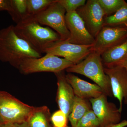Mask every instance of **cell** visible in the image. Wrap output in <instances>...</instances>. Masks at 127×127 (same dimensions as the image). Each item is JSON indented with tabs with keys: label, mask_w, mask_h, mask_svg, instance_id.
Segmentation results:
<instances>
[{
	"label": "cell",
	"mask_w": 127,
	"mask_h": 127,
	"mask_svg": "<svg viewBox=\"0 0 127 127\" xmlns=\"http://www.w3.org/2000/svg\"><path fill=\"white\" fill-rule=\"evenodd\" d=\"M41 57V53L18 36L13 25L0 30V60L1 61L9 63L18 69L25 59Z\"/></svg>",
	"instance_id": "6da1fadb"
},
{
	"label": "cell",
	"mask_w": 127,
	"mask_h": 127,
	"mask_svg": "<svg viewBox=\"0 0 127 127\" xmlns=\"http://www.w3.org/2000/svg\"><path fill=\"white\" fill-rule=\"evenodd\" d=\"M16 33L41 53L61 41L60 36L50 28L42 26L33 16H29L14 26Z\"/></svg>",
	"instance_id": "7a4b0ae2"
},
{
	"label": "cell",
	"mask_w": 127,
	"mask_h": 127,
	"mask_svg": "<svg viewBox=\"0 0 127 127\" xmlns=\"http://www.w3.org/2000/svg\"><path fill=\"white\" fill-rule=\"evenodd\" d=\"M66 71L68 73H78L88 77L98 85L107 96H113L110 79L104 72L101 55L96 52H92L83 61Z\"/></svg>",
	"instance_id": "3957f363"
},
{
	"label": "cell",
	"mask_w": 127,
	"mask_h": 127,
	"mask_svg": "<svg viewBox=\"0 0 127 127\" xmlns=\"http://www.w3.org/2000/svg\"><path fill=\"white\" fill-rule=\"evenodd\" d=\"M75 65L64 58H61L50 54L38 58L25 59L18 67L21 73L27 75L35 73L60 72Z\"/></svg>",
	"instance_id": "277c9868"
},
{
	"label": "cell",
	"mask_w": 127,
	"mask_h": 127,
	"mask_svg": "<svg viewBox=\"0 0 127 127\" xmlns=\"http://www.w3.org/2000/svg\"><path fill=\"white\" fill-rule=\"evenodd\" d=\"M34 107L0 91V118L4 124L27 122Z\"/></svg>",
	"instance_id": "5b68a950"
},
{
	"label": "cell",
	"mask_w": 127,
	"mask_h": 127,
	"mask_svg": "<svg viewBox=\"0 0 127 127\" xmlns=\"http://www.w3.org/2000/svg\"><path fill=\"white\" fill-rule=\"evenodd\" d=\"M66 14L64 8L55 0L45 10L33 17L40 25H46L55 30L60 36L61 41H64L70 36L66 25Z\"/></svg>",
	"instance_id": "8992f818"
},
{
	"label": "cell",
	"mask_w": 127,
	"mask_h": 127,
	"mask_svg": "<svg viewBox=\"0 0 127 127\" xmlns=\"http://www.w3.org/2000/svg\"><path fill=\"white\" fill-rule=\"evenodd\" d=\"M127 39V27L104 26L95 38L92 51L101 55Z\"/></svg>",
	"instance_id": "52a82bcc"
},
{
	"label": "cell",
	"mask_w": 127,
	"mask_h": 127,
	"mask_svg": "<svg viewBox=\"0 0 127 127\" xmlns=\"http://www.w3.org/2000/svg\"><path fill=\"white\" fill-rule=\"evenodd\" d=\"M89 33L95 38L103 27L105 17L98 0H88L76 11Z\"/></svg>",
	"instance_id": "ba28073f"
},
{
	"label": "cell",
	"mask_w": 127,
	"mask_h": 127,
	"mask_svg": "<svg viewBox=\"0 0 127 127\" xmlns=\"http://www.w3.org/2000/svg\"><path fill=\"white\" fill-rule=\"evenodd\" d=\"M92 45H81L60 41L46 49L44 53L62 57L76 64L83 61L92 52Z\"/></svg>",
	"instance_id": "9c48e42d"
},
{
	"label": "cell",
	"mask_w": 127,
	"mask_h": 127,
	"mask_svg": "<svg viewBox=\"0 0 127 127\" xmlns=\"http://www.w3.org/2000/svg\"><path fill=\"white\" fill-rule=\"evenodd\" d=\"M65 20L70 36L63 41L81 45H93L95 38L87 31L84 22L76 11L66 13Z\"/></svg>",
	"instance_id": "30bf717a"
},
{
	"label": "cell",
	"mask_w": 127,
	"mask_h": 127,
	"mask_svg": "<svg viewBox=\"0 0 127 127\" xmlns=\"http://www.w3.org/2000/svg\"><path fill=\"white\" fill-rule=\"evenodd\" d=\"M106 94L89 99L92 109L100 121L101 127L120 122L121 113L116 104L109 102Z\"/></svg>",
	"instance_id": "8fae6325"
},
{
	"label": "cell",
	"mask_w": 127,
	"mask_h": 127,
	"mask_svg": "<svg viewBox=\"0 0 127 127\" xmlns=\"http://www.w3.org/2000/svg\"><path fill=\"white\" fill-rule=\"evenodd\" d=\"M104 70L109 78L113 95L119 102V109L122 113L123 100L127 104V70L117 66H104Z\"/></svg>",
	"instance_id": "7c38bea8"
},
{
	"label": "cell",
	"mask_w": 127,
	"mask_h": 127,
	"mask_svg": "<svg viewBox=\"0 0 127 127\" xmlns=\"http://www.w3.org/2000/svg\"><path fill=\"white\" fill-rule=\"evenodd\" d=\"M57 79L56 101L59 109L68 117L75 97L73 89L66 79L63 71L55 73Z\"/></svg>",
	"instance_id": "4fadbf2b"
},
{
	"label": "cell",
	"mask_w": 127,
	"mask_h": 127,
	"mask_svg": "<svg viewBox=\"0 0 127 127\" xmlns=\"http://www.w3.org/2000/svg\"><path fill=\"white\" fill-rule=\"evenodd\" d=\"M66 79L73 89L75 96L86 99L96 98L102 95V89L96 84H92L71 73L66 75Z\"/></svg>",
	"instance_id": "5bb4252c"
},
{
	"label": "cell",
	"mask_w": 127,
	"mask_h": 127,
	"mask_svg": "<svg viewBox=\"0 0 127 127\" xmlns=\"http://www.w3.org/2000/svg\"><path fill=\"white\" fill-rule=\"evenodd\" d=\"M103 66L127 59V39L123 42L103 52L101 55Z\"/></svg>",
	"instance_id": "9a60e30c"
},
{
	"label": "cell",
	"mask_w": 127,
	"mask_h": 127,
	"mask_svg": "<svg viewBox=\"0 0 127 127\" xmlns=\"http://www.w3.org/2000/svg\"><path fill=\"white\" fill-rule=\"evenodd\" d=\"M91 103L87 99H83L75 96L70 113L68 119L71 127H76L78 123L89 111L92 110Z\"/></svg>",
	"instance_id": "2e32d148"
},
{
	"label": "cell",
	"mask_w": 127,
	"mask_h": 127,
	"mask_svg": "<svg viewBox=\"0 0 127 127\" xmlns=\"http://www.w3.org/2000/svg\"><path fill=\"white\" fill-rule=\"evenodd\" d=\"M51 116L46 106L35 107L27 120L29 127H51L49 124Z\"/></svg>",
	"instance_id": "e0dca14e"
},
{
	"label": "cell",
	"mask_w": 127,
	"mask_h": 127,
	"mask_svg": "<svg viewBox=\"0 0 127 127\" xmlns=\"http://www.w3.org/2000/svg\"><path fill=\"white\" fill-rule=\"evenodd\" d=\"M11 10L9 14L16 24L28 17L27 0H11Z\"/></svg>",
	"instance_id": "ac0fdd59"
},
{
	"label": "cell",
	"mask_w": 127,
	"mask_h": 127,
	"mask_svg": "<svg viewBox=\"0 0 127 127\" xmlns=\"http://www.w3.org/2000/svg\"><path fill=\"white\" fill-rule=\"evenodd\" d=\"M104 26L127 27V3L113 15L105 17Z\"/></svg>",
	"instance_id": "d6986e66"
},
{
	"label": "cell",
	"mask_w": 127,
	"mask_h": 127,
	"mask_svg": "<svg viewBox=\"0 0 127 127\" xmlns=\"http://www.w3.org/2000/svg\"><path fill=\"white\" fill-rule=\"evenodd\" d=\"M55 0H27L29 16H34L45 10Z\"/></svg>",
	"instance_id": "ffe728a7"
},
{
	"label": "cell",
	"mask_w": 127,
	"mask_h": 127,
	"mask_svg": "<svg viewBox=\"0 0 127 127\" xmlns=\"http://www.w3.org/2000/svg\"><path fill=\"white\" fill-rule=\"evenodd\" d=\"M98 1L102 8L105 17L113 15L127 3L124 0H98Z\"/></svg>",
	"instance_id": "44dd1931"
},
{
	"label": "cell",
	"mask_w": 127,
	"mask_h": 127,
	"mask_svg": "<svg viewBox=\"0 0 127 127\" xmlns=\"http://www.w3.org/2000/svg\"><path fill=\"white\" fill-rule=\"evenodd\" d=\"M76 127H101V125L99 119L92 109L80 119Z\"/></svg>",
	"instance_id": "7402d4cb"
},
{
	"label": "cell",
	"mask_w": 127,
	"mask_h": 127,
	"mask_svg": "<svg viewBox=\"0 0 127 127\" xmlns=\"http://www.w3.org/2000/svg\"><path fill=\"white\" fill-rule=\"evenodd\" d=\"M64 8L66 13L76 11L79 7L84 5L86 1L85 0H56Z\"/></svg>",
	"instance_id": "603a6c76"
},
{
	"label": "cell",
	"mask_w": 127,
	"mask_h": 127,
	"mask_svg": "<svg viewBox=\"0 0 127 127\" xmlns=\"http://www.w3.org/2000/svg\"><path fill=\"white\" fill-rule=\"evenodd\" d=\"M68 118L61 110L56 111L51 115V121L53 127H67Z\"/></svg>",
	"instance_id": "cb8c5ba5"
},
{
	"label": "cell",
	"mask_w": 127,
	"mask_h": 127,
	"mask_svg": "<svg viewBox=\"0 0 127 127\" xmlns=\"http://www.w3.org/2000/svg\"><path fill=\"white\" fill-rule=\"evenodd\" d=\"M11 10V0H0V11H6L9 13Z\"/></svg>",
	"instance_id": "d4e9b609"
},
{
	"label": "cell",
	"mask_w": 127,
	"mask_h": 127,
	"mask_svg": "<svg viewBox=\"0 0 127 127\" xmlns=\"http://www.w3.org/2000/svg\"><path fill=\"white\" fill-rule=\"evenodd\" d=\"M3 127H29L27 122L8 123L4 124Z\"/></svg>",
	"instance_id": "484cf974"
},
{
	"label": "cell",
	"mask_w": 127,
	"mask_h": 127,
	"mask_svg": "<svg viewBox=\"0 0 127 127\" xmlns=\"http://www.w3.org/2000/svg\"><path fill=\"white\" fill-rule=\"evenodd\" d=\"M127 126V120H123L118 123L111 124L105 127H125Z\"/></svg>",
	"instance_id": "4316f807"
},
{
	"label": "cell",
	"mask_w": 127,
	"mask_h": 127,
	"mask_svg": "<svg viewBox=\"0 0 127 127\" xmlns=\"http://www.w3.org/2000/svg\"><path fill=\"white\" fill-rule=\"evenodd\" d=\"M119 66L122 67H124L127 70V59L125 61H123L119 62L117 63L114 64H111L106 66Z\"/></svg>",
	"instance_id": "83f0119b"
},
{
	"label": "cell",
	"mask_w": 127,
	"mask_h": 127,
	"mask_svg": "<svg viewBox=\"0 0 127 127\" xmlns=\"http://www.w3.org/2000/svg\"><path fill=\"white\" fill-rule=\"evenodd\" d=\"M4 124V123L3 122L1 119L0 118V127H3Z\"/></svg>",
	"instance_id": "f1b7e54d"
},
{
	"label": "cell",
	"mask_w": 127,
	"mask_h": 127,
	"mask_svg": "<svg viewBox=\"0 0 127 127\" xmlns=\"http://www.w3.org/2000/svg\"></svg>",
	"instance_id": "f546056e"
},
{
	"label": "cell",
	"mask_w": 127,
	"mask_h": 127,
	"mask_svg": "<svg viewBox=\"0 0 127 127\" xmlns=\"http://www.w3.org/2000/svg\"></svg>",
	"instance_id": "4dcf8cb0"
}]
</instances>
